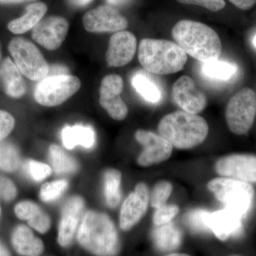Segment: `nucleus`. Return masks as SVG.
<instances>
[{
    "instance_id": "f257e3e1",
    "label": "nucleus",
    "mask_w": 256,
    "mask_h": 256,
    "mask_svg": "<svg viewBox=\"0 0 256 256\" xmlns=\"http://www.w3.org/2000/svg\"><path fill=\"white\" fill-rule=\"evenodd\" d=\"M172 34L186 54L203 63L218 60L222 54L218 34L204 24L181 20L174 25Z\"/></svg>"
},
{
    "instance_id": "f03ea898",
    "label": "nucleus",
    "mask_w": 256,
    "mask_h": 256,
    "mask_svg": "<svg viewBox=\"0 0 256 256\" xmlns=\"http://www.w3.org/2000/svg\"><path fill=\"white\" fill-rule=\"evenodd\" d=\"M158 131L173 148L188 150L200 146L206 139L210 128L201 116L178 110L161 119Z\"/></svg>"
},
{
    "instance_id": "7ed1b4c3",
    "label": "nucleus",
    "mask_w": 256,
    "mask_h": 256,
    "mask_svg": "<svg viewBox=\"0 0 256 256\" xmlns=\"http://www.w3.org/2000/svg\"><path fill=\"white\" fill-rule=\"evenodd\" d=\"M77 240L88 252L97 256H116L119 254L118 234L108 216L88 212L82 218Z\"/></svg>"
},
{
    "instance_id": "20e7f679",
    "label": "nucleus",
    "mask_w": 256,
    "mask_h": 256,
    "mask_svg": "<svg viewBox=\"0 0 256 256\" xmlns=\"http://www.w3.org/2000/svg\"><path fill=\"white\" fill-rule=\"evenodd\" d=\"M138 60L148 72L166 75L182 70L188 62V54L174 42L144 38L140 43Z\"/></svg>"
},
{
    "instance_id": "39448f33",
    "label": "nucleus",
    "mask_w": 256,
    "mask_h": 256,
    "mask_svg": "<svg viewBox=\"0 0 256 256\" xmlns=\"http://www.w3.org/2000/svg\"><path fill=\"white\" fill-rule=\"evenodd\" d=\"M207 188L223 204L224 208L242 218L252 210L255 192L250 184L222 176L210 180Z\"/></svg>"
},
{
    "instance_id": "423d86ee",
    "label": "nucleus",
    "mask_w": 256,
    "mask_h": 256,
    "mask_svg": "<svg viewBox=\"0 0 256 256\" xmlns=\"http://www.w3.org/2000/svg\"><path fill=\"white\" fill-rule=\"evenodd\" d=\"M256 96L250 88L238 90L229 100L226 121L230 132L237 136L247 134L255 121Z\"/></svg>"
},
{
    "instance_id": "0eeeda50",
    "label": "nucleus",
    "mask_w": 256,
    "mask_h": 256,
    "mask_svg": "<svg viewBox=\"0 0 256 256\" xmlns=\"http://www.w3.org/2000/svg\"><path fill=\"white\" fill-rule=\"evenodd\" d=\"M8 48L15 65L25 77L40 82L48 76L50 66L32 42L22 38H14L10 42Z\"/></svg>"
},
{
    "instance_id": "6e6552de",
    "label": "nucleus",
    "mask_w": 256,
    "mask_h": 256,
    "mask_svg": "<svg viewBox=\"0 0 256 256\" xmlns=\"http://www.w3.org/2000/svg\"><path fill=\"white\" fill-rule=\"evenodd\" d=\"M80 88V79L74 76H46L38 82L34 95L40 105L53 107L68 100Z\"/></svg>"
},
{
    "instance_id": "1a4fd4ad",
    "label": "nucleus",
    "mask_w": 256,
    "mask_h": 256,
    "mask_svg": "<svg viewBox=\"0 0 256 256\" xmlns=\"http://www.w3.org/2000/svg\"><path fill=\"white\" fill-rule=\"evenodd\" d=\"M217 174L248 184L256 183V156L234 154L223 156L216 162Z\"/></svg>"
},
{
    "instance_id": "9d476101",
    "label": "nucleus",
    "mask_w": 256,
    "mask_h": 256,
    "mask_svg": "<svg viewBox=\"0 0 256 256\" xmlns=\"http://www.w3.org/2000/svg\"><path fill=\"white\" fill-rule=\"evenodd\" d=\"M136 140L144 146V150L138 156V163L142 166L159 164L169 159L173 146L166 139L156 133L139 130L134 134Z\"/></svg>"
},
{
    "instance_id": "9b49d317",
    "label": "nucleus",
    "mask_w": 256,
    "mask_h": 256,
    "mask_svg": "<svg viewBox=\"0 0 256 256\" xmlns=\"http://www.w3.org/2000/svg\"><path fill=\"white\" fill-rule=\"evenodd\" d=\"M84 28L90 32H120L127 28L124 15L110 5H102L88 12L82 18Z\"/></svg>"
},
{
    "instance_id": "f8f14e48",
    "label": "nucleus",
    "mask_w": 256,
    "mask_h": 256,
    "mask_svg": "<svg viewBox=\"0 0 256 256\" xmlns=\"http://www.w3.org/2000/svg\"><path fill=\"white\" fill-rule=\"evenodd\" d=\"M122 89L124 80L117 74L106 76L101 82L100 105L116 120L126 119L128 114V106L120 97Z\"/></svg>"
},
{
    "instance_id": "ddd939ff",
    "label": "nucleus",
    "mask_w": 256,
    "mask_h": 256,
    "mask_svg": "<svg viewBox=\"0 0 256 256\" xmlns=\"http://www.w3.org/2000/svg\"><path fill=\"white\" fill-rule=\"evenodd\" d=\"M172 96L182 110L190 114H200L206 107V95L188 76H182L174 82Z\"/></svg>"
},
{
    "instance_id": "4468645a",
    "label": "nucleus",
    "mask_w": 256,
    "mask_h": 256,
    "mask_svg": "<svg viewBox=\"0 0 256 256\" xmlns=\"http://www.w3.org/2000/svg\"><path fill=\"white\" fill-rule=\"evenodd\" d=\"M68 21L60 16H50L42 20L32 30V37L46 50H58L68 34Z\"/></svg>"
},
{
    "instance_id": "2eb2a0df",
    "label": "nucleus",
    "mask_w": 256,
    "mask_h": 256,
    "mask_svg": "<svg viewBox=\"0 0 256 256\" xmlns=\"http://www.w3.org/2000/svg\"><path fill=\"white\" fill-rule=\"evenodd\" d=\"M149 201L148 186L144 183L138 184L121 207L120 226L122 230H130L140 222L146 213Z\"/></svg>"
},
{
    "instance_id": "dca6fc26",
    "label": "nucleus",
    "mask_w": 256,
    "mask_h": 256,
    "mask_svg": "<svg viewBox=\"0 0 256 256\" xmlns=\"http://www.w3.org/2000/svg\"><path fill=\"white\" fill-rule=\"evenodd\" d=\"M137 40L131 32H116L110 37L106 52V62L110 66L121 67L129 64L136 54Z\"/></svg>"
},
{
    "instance_id": "f3484780",
    "label": "nucleus",
    "mask_w": 256,
    "mask_h": 256,
    "mask_svg": "<svg viewBox=\"0 0 256 256\" xmlns=\"http://www.w3.org/2000/svg\"><path fill=\"white\" fill-rule=\"evenodd\" d=\"M84 206V200L79 196L72 197L64 205L58 227V242L60 246L67 247L72 244Z\"/></svg>"
},
{
    "instance_id": "a211bd4d",
    "label": "nucleus",
    "mask_w": 256,
    "mask_h": 256,
    "mask_svg": "<svg viewBox=\"0 0 256 256\" xmlns=\"http://www.w3.org/2000/svg\"><path fill=\"white\" fill-rule=\"evenodd\" d=\"M242 218L232 210L224 208L210 213L208 226L210 232L222 242L236 237L242 230Z\"/></svg>"
},
{
    "instance_id": "6ab92c4d",
    "label": "nucleus",
    "mask_w": 256,
    "mask_h": 256,
    "mask_svg": "<svg viewBox=\"0 0 256 256\" xmlns=\"http://www.w3.org/2000/svg\"><path fill=\"white\" fill-rule=\"evenodd\" d=\"M0 84L6 95L13 98L22 97L26 92L22 74L10 58L0 64Z\"/></svg>"
},
{
    "instance_id": "aec40b11",
    "label": "nucleus",
    "mask_w": 256,
    "mask_h": 256,
    "mask_svg": "<svg viewBox=\"0 0 256 256\" xmlns=\"http://www.w3.org/2000/svg\"><path fill=\"white\" fill-rule=\"evenodd\" d=\"M12 244L14 250L24 256H40L44 249L41 239L24 225L18 226L14 229L12 235Z\"/></svg>"
},
{
    "instance_id": "412c9836",
    "label": "nucleus",
    "mask_w": 256,
    "mask_h": 256,
    "mask_svg": "<svg viewBox=\"0 0 256 256\" xmlns=\"http://www.w3.org/2000/svg\"><path fill=\"white\" fill-rule=\"evenodd\" d=\"M14 213L20 220H28V225L40 233H46L50 228V217L34 202H20L14 207Z\"/></svg>"
},
{
    "instance_id": "4be33fe9",
    "label": "nucleus",
    "mask_w": 256,
    "mask_h": 256,
    "mask_svg": "<svg viewBox=\"0 0 256 256\" xmlns=\"http://www.w3.org/2000/svg\"><path fill=\"white\" fill-rule=\"evenodd\" d=\"M153 242L158 250L162 252H169L178 248L182 242L181 230L174 224L156 226L153 229Z\"/></svg>"
},
{
    "instance_id": "5701e85b",
    "label": "nucleus",
    "mask_w": 256,
    "mask_h": 256,
    "mask_svg": "<svg viewBox=\"0 0 256 256\" xmlns=\"http://www.w3.org/2000/svg\"><path fill=\"white\" fill-rule=\"evenodd\" d=\"M47 11L46 4L43 2L34 3L26 8V13L21 18L12 20L8 24L10 32L20 34L33 30L44 18Z\"/></svg>"
},
{
    "instance_id": "b1692460",
    "label": "nucleus",
    "mask_w": 256,
    "mask_h": 256,
    "mask_svg": "<svg viewBox=\"0 0 256 256\" xmlns=\"http://www.w3.org/2000/svg\"><path fill=\"white\" fill-rule=\"evenodd\" d=\"M62 140L67 149H73L78 146L90 148L95 144L96 133L90 126H66L62 130Z\"/></svg>"
},
{
    "instance_id": "393cba45",
    "label": "nucleus",
    "mask_w": 256,
    "mask_h": 256,
    "mask_svg": "<svg viewBox=\"0 0 256 256\" xmlns=\"http://www.w3.org/2000/svg\"><path fill=\"white\" fill-rule=\"evenodd\" d=\"M50 158L52 168L58 174H72L78 170V164L72 156L56 144H52L50 148Z\"/></svg>"
},
{
    "instance_id": "a878e982",
    "label": "nucleus",
    "mask_w": 256,
    "mask_h": 256,
    "mask_svg": "<svg viewBox=\"0 0 256 256\" xmlns=\"http://www.w3.org/2000/svg\"><path fill=\"white\" fill-rule=\"evenodd\" d=\"M236 66L234 64L218 60L206 62L202 66V72L205 76L220 82L229 80L236 74Z\"/></svg>"
},
{
    "instance_id": "bb28decb",
    "label": "nucleus",
    "mask_w": 256,
    "mask_h": 256,
    "mask_svg": "<svg viewBox=\"0 0 256 256\" xmlns=\"http://www.w3.org/2000/svg\"><path fill=\"white\" fill-rule=\"evenodd\" d=\"M121 173L117 170H107L104 175L106 202L110 208H116L121 200Z\"/></svg>"
},
{
    "instance_id": "cd10ccee",
    "label": "nucleus",
    "mask_w": 256,
    "mask_h": 256,
    "mask_svg": "<svg viewBox=\"0 0 256 256\" xmlns=\"http://www.w3.org/2000/svg\"><path fill=\"white\" fill-rule=\"evenodd\" d=\"M132 86L136 92L148 102L156 104L161 100V92L154 82L141 74H136L132 78Z\"/></svg>"
},
{
    "instance_id": "c85d7f7f",
    "label": "nucleus",
    "mask_w": 256,
    "mask_h": 256,
    "mask_svg": "<svg viewBox=\"0 0 256 256\" xmlns=\"http://www.w3.org/2000/svg\"><path fill=\"white\" fill-rule=\"evenodd\" d=\"M21 162L20 152L12 143L0 142V170L12 172L18 169Z\"/></svg>"
},
{
    "instance_id": "c756f323",
    "label": "nucleus",
    "mask_w": 256,
    "mask_h": 256,
    "mask_svg": "<svg viewBox=\"0 0 256 256\" xmlns=\"http://www.w3.org/2000/svg\"><path fill=\"white\" fill-rule=\"evenodd\" d=\"M210 212L202 208L190 210L184 216L188 228L195 233L206 234L210 232L208 226V217Z\"/></svg>"
},
{
    "instance_id": "7c9ffc66",
    "label": "nucleus",
    "mask_w": 256,
    "mask_h": 256,
    "mask_svg": "<svg viewBox=\"0 0 256 256\" xmlns=\"http://www.w3.org/2000/svg\"><path fill=\"white\" fill-rule=\"evenodd\" d=\"M172 185L168 181H161L156 183L152 191L151 206L158 208L165 204L172 192Z\"/></svg>"
},
{
    "instance_id": "2f4dec72",
    "label": "nucleus",
    "mask_w": 256,
    "mask_h": 256,
    "mask_svg": "<svg viewBox=\"0 0 256 256\" xmlns=\"http://www.w3.org/2000/svg\"><path fill=\"white\" fill-rule=\"evenodd\" d=\"M68 186V182L62 180L44 184L40 190V196L44 202L54 201L64 193Z\"/></svg>"
},
{
    "instance_id": "473e14b6",
    "label": "nucleus",
    "mask_w": 256,
    "mask_h": 256,
    "mask_svg": "<svg viewBox=\"0 0 256 256\" xmlns=\"http://www.w3.org/2000/svg\"><path fill=\"white\" fill-rule=\"evenodd\" d=\"M180 208L178 205L164 204L156 210L153 216V223L156 226L169 224L178 214Z\"/></svg>"
},
{
    "instance_id": "72a5a7b5",
    "label": "nucleus",
    "mask_w": 256,
    "mask_h": 256,
    "mask_svg": "<svg viewBox=\"0 0 256 256\" xmlns=\"http://www.w3.org/2000/svg\"><path fill=\"white\" fill-rule=\"evenodd\" d=\"M28 174L36 182L42 181L52 174V169L48 164L34 160H30L26 164Z\"/></svg>"
},
{
    "instance_id": "f704fd0d",
    "label": "nucleus",
    "mask_w": 256,
    "mask_h": 256,
    "mask_svg": "<svg viewBox=\"0 0 256 256\" xmlns=\"http://www.w3.org/2000/svg\"><path fill=\"white\" fill-rule=\"evenodd\" d=\"M184 4L196 5L212 12H218L226 6L224 0H176Z\"/></svg>"
},
{
    "instance_id": "c9c22d12",
    "label": "nucleus",
    "mask_w": 256,
    "mask_h": 256,
    "mask_svg": "<svg viewBox=\"0 0 256 256\" xmlns=\"http://www.w3.org/2000/svg\"><path fill=\"white\" fill-rule=\"evenodd\" d=\"M14 126V117L10 112L0 110V142L9 136Z\"/></svg>"
},
{
    "instance_id": "e433bc0d",
    "label": "nucleus",
    "mask_w": 256,
    "mask_h": 256,
    "mask_svg": "<svg viewBox=\"0 0 256 256\" xmlns=\"http://www.w3.org/2000/svg\"><path fill=\"white\" fill-rule=\"evenodd\" d=\"M16 193L18 192L14 183L9 178L0 175V200L12 201L16 197Z\"/></svg>"
},
{
    "instance_id": "4c0bfd02",
    "label": "nucleus",
    "mask_w": 256,
    "mask_h": 256,
    "mask_svg": "<svg viewBox=\"0 0 256 256\" xmlns=\"http://www.w3.org/2000/svg\"><path fill=\"white\" fill-rule=\"evenodd\" d=\"M68 69L60 64H54L50 66L47 76H55L68 75Z\"/></svg>"
},
{
    "instance_id": "58836bf2",
    "label": "nucleus",
    "mask_w": 256,
    "mask_h": 256,
    "mask_svg": "<svg viewBox=\"0 0 256 256\" xmlns=\"http://www.w3.org/2000/svg\"><path fill=\"white\" fill-rule=\"evenodd\" d=\"M229 1L236 8L242 10L250 9L256 3V0H229Z\"/></svg>"
},
{
    "instance_id": "ea45409f",
    "label": "nucleus",
    "mask_w": 256,
    "mask_h": 256,
    "mask_svg": "<svg viewBox=\"0 0 256 256\" xmlns=\"http://www.w3.org/2000/svg\"><path fill=\"white\" fill-rule=\"evenodd\" d=\"M68 2L74 6L82 8V6H86L90 2H92V0H68Z\"/></svg>"
},
{
    "instance_id": "a19ab883",
    "label": "nucleus",
    "mask_w": 256,
    "mask_h": 256,
    "mask_svg": "<svg viewBox=\"0 0 256 256\" xmlns=\"http://www.w3.org/2000/svg\"><path fill=\"white\" fill-rule=\"evenodd\" d=\"M130 0H106L108 3L111 6H122L129 2Z\"/></svg>"
},
{
    "instance_id": "79ce46f5",
    "label": "nucleus",
    "mask_w": 256,
    "mask_h": 256,
    "mask_svg": "<svg viewBox=\"0 0 256 256\" xmlns=\"http://www.w3.org/2000/svg\"><path fill=\"white\" fill-rule=\"evenodd\" d=\"M0 256H11L9 250L1 240H0Z\"/></svg>"
},
{
    "instance_id": "37998d69",
    "label": "nucleus",
    "mask_w": 256,
    "mask_h": 256,
    "mask_svg": "<svg viewBox=\"0 0 256 256\" xmlns=\"http://www.w3.org/2000/svg\"><path fill=\"white\" fill-rule=\"evenodd\" d=\"M30 1H35V0H0V3L1 4H15V3H21Z\"/></svg>"
},
{
    "instance_id": "c03bdc74",
    "label": "nucleus",
    "mask_w": 256,
    "mask_h": 256,
    "mask_svg": "<svg viewBox=\"0 0 256 256\" xmlns=\"http://www.w3.org/2000/svg\"><path fill=\"white\" fill-rule=\"evenodd\" d=\"M165 256H191L186 254H178V252H174V254H168Z\"/></svg>"
},
{
    "instance_id": "a18cd8bd",
    "label": "nucleus",
    "mask_w": 256,
    "mask_h": 256,
    "mask_svg": "<svg viewBox=\"0 0 256 256\" xmlns=\"http://www.w3.org/2000/svg\"><path fill=\"white\" fill-rule=\"evenodd\" d=\"M252 43H254V46L256 47V35L255 37H254V40H252Z\"/></svg>"
},
{
    "instance_id": "49530a36",
    "label": "nucleus",
    "mask_w": 256,
    "mask_h": 256,
    "mask_svg": "<svg viewBox=\"0 0 256 256\" xmlns=\"http://www.w3.org/2000/svg\"><path fill=\"white\" fill-rule=\"evenodd\" d=\"M1 212H2L1 206H0V215H1Z\"/></svg>"
},
{
    "instance_id": "de8ad7c7",
    "label": "nucleus",
    "mask_w": 256,
    "mask_h": 256,
    "mask_svg": "<svg viewBox=\"0 0 256 256\" xmlns=\"http://www.w3.org/2000/svg\"><path fill=\"white\" fill-rule=\"evenodd\" d=\"M0 57H1V52H0Z\"/></svg>"
},
{
    "instance_id": "09e8293b",
    "label": "nucleus",
    "mask_w": 256,
    "mask_h": 256,
    "mask_svg": "<svg viewBox=\"0 0 256 256\" xmlns=\"http://www.w3.org/2000/svg\"></svg>"
}]
</instances>
